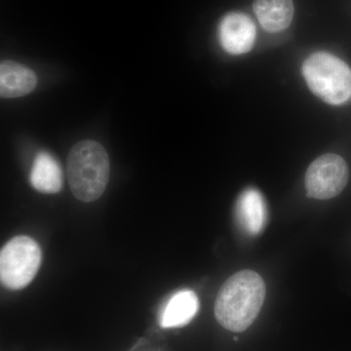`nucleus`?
Segmentation results:
<instances>
[{"instance_id": "obj_1", "label": "nucleus", "mask_w": 351, "mask_h": 351, "mask_svg": "<svg viewBox=\"0 0 351 351\" xmlns=\"http://www.w3.org/2000/svg\"><path fill=\"white\" fill-rule=\"evenodd\" d=\"M265 297V284L253 270L233 274L219 289L215 302V316L221 326L240 332L258 317Z\"/></svg>"}, {"instance_id": "obj_2", "label": "nucleus", "mask_w": 351, "mask_h": 351, "mask_svg": "<svg viewBox=\"0 0 351 351\" xmlns=\"http://www.w3.org/2000/svg\"><path fill=\"white\" fill-rule=\"evenodd\" d=\"M110 173V158L100 143L82 141L69 152L66 175L71 193L78 200L99 199L107 188Z\"/></svg>"}, {"instance_id": "obj_3", "label": "nucleus", "mask_w": 351, "mask_h": 351, "mask_svg": "<svg viewBox=\"0 0 351 351\" xmlns=\"http://www.w3.org/2000/svg\"><path fill=\"white\" fill-rule=\"evenodd\" d=\"M302 75L311 92L325 103L343 105L351 98V69L330 53L311 55L302 64Z\"/></svg>"}, {"instance_id": "obj_4", "label": "nucleus", "mask_w": 351, "mask_h": 351, "mask_svg": "<svg viewBox=\"0 0 351 351\" xmlns=\"http://www.w3.org/2000/svg\"><path fill=\"white\" fill-rule=\"evenodd\" d=\"M43 261L40 247L25 235L9 240L0 252V279L10 290H21L34 280Z\"/></svg>"}, {"instance_id": "obj_5", "label": "nucleus", "mask_w": 351, "mask_h": 351, "mask_svg": "<svg viewBox=\"0 0 351 351\" xmlns=\"http://www.w3.org/2000/svg\"><path fill=\"white\" fill-rule=\"evenodd\" d=\"M350 179L348 164L343 157L328 154L318 157L306 173L307 195L315 199L336 197L345 189Z\"/></svg>"}, {"instance_id": "obj_6", "label": "nucleus", "mask_w": 351, "mask_h": 351, "mask_svg": "<svg viewBox=\"0 0 351 351\" xmlns=\"http://www.w3.org/2000/svg\"><path fill=\"white\" fill-rule=\"evenodd\" d=\"M256 25L243 13L228 14L219 27V39L226 52L232 55L248 53L256 41Z\"/></svg>"}, {"instance_id": "obj_7", "label": "nucleus", "mask_w": 351, "mask_h": 351, "mask_svg": "<svg viewBox=\"0 0 351 351\" xmlns=\"http://www.w3.org/2000/svg\"><path fill=\"white\" fill-rule=\"evenodd\" d=\"M237 218L240 226L250 235L262 232L267 219V205L256 189H245L237 203Z\"/></svg>"}, {"instance_id": "obj_8", "label": "nucleus", "mask_w": 351, "mask_h": 351, "mask_svg": "<svg viewBox=\"0 0 351 351\" xmlns=\"http://www.w3.org/2000/svg\"><path fill=\"white\" fill-rule=\"evenodd\" d=\"M38 84L36 73L24 64L3 61L0 64V95L2 98H19L34 91Z\"/></svg>"}, {"instance_id": "obj_9", "label": "nucleus", "mask_w": 351, "mask_h": 351, "mask_svg": "<svg viewBox=\"0 0 351 351\" xmlns=\"http://www.w3.org/2000/svg\"><path fill=\"white\" fill-rule=\"evenodd\" d=\"M29 182L39 193L52 195L61 191L63 172L57 159L48 152H39L32 165Z\"/></svg>"}, {"instance_id": "obj_10", "label": "nucleus", "mask_w": 351, "mask_h": 351, "mask_svg": "<svg viewBox=\"0 0 351 351\" xmlns=\"http://www.w3.org/2000/svg\"><path fill=\"white\" fill-rule=\"evenodd\" d=\"M254 11L265 31L279 32L292 23L295 8L293 0H255Z\"/></svg>"}, {"instance_id": "obj_11", "label": "nucleus", "mask_w": 351, "mask_h": 351, "mask_svg": "<svg viewBox=\"0 0 351 351\" xmlns=\"http://www.w3.org/2000/svg\"><path fill=\"white\" fill-rule=\"evenodd\" d=\"M199 309L197 295L191 290H182L171 297L160 316L161 327H182L195 317Z\"/></svg>"}]
</instances>
